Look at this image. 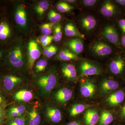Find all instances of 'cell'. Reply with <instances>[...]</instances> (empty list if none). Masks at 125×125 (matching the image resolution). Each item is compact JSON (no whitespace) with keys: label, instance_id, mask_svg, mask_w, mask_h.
Listing matches in <instances>:
<instances>
[{"label":"cell","instance_id":"cell-1","mask_svg":"<svg viewBox=\"0 0 125 125\" xmlns=\"http://www.w3.org/2000/svg\"><path fill=\"white\" fill-rule=\"evenodd\" d=\"M58 83L56 73L51 72L40 76L36 81L40 94L43 97L47 96L54 89Z\"/></svg>","mask_w":125,"mask_h":125},{"label":"cell","instance_id":"cell-2","mask_svg":"<svg viewBox=\"0 0 125 125\" xmlns=\"http://www.w3.org/2000/svg\"><path fill=\"white\" fill-rule=\"evenodd\" d=\"M78 68L81 77L98 75L102 72V69L99 65L90 61H81L79 64Z\"/></svg>","mask_w":125,"mask_h":125},{"label":"cell","instance_id":"cell-3","mask_svg":"<svg viewBox=\"0 0 125 125\" xmlns=\"http://www.w3.org/2000/svg\"><path fill=\"white\" fill-rule=\"evenodd\" d=\"M90 50L93 55L99 57L107 56L113 52L112 48L109 44L101 40L93 42L90 47Z\"/></svg>","mask_w":125,"mask_h":125},{"label":"cell","instance_id":"cell-4","mask_svg":"<svg viewBox=\"0 0 125 125\" xmlns=\"http://www.w3.org/2000/svg\"><path fill=\"white\" fill-rule=\"evenodd\" d=\"M62 121V114L60 109L51 106L47 107L45 110L44 123L50 125H59Z\"/></svg>","mask_w":125,"mask_h":125},{"label":"cell","instance_id":"cell-5","mask_svg":"<svg viewBox=\"0 0 125 125\" xmlns=\"http://www.w3.org/2000/svg\"><path fill=\"white\" fill-rule=\"evenodd\" d=\"M103 37L109 42L116 46L120 45L119 33L116 28L112 24H107L104 27L101 32Z\"/></svg>","mask_w":125,"mask_h":125},{"label":"cell","instance_id":"cell-6","mask_svg":"<svg viewBox=\"0 0 125 125\" xmlns=\"http://www.w3.org/2000/svg\"><path fill=\"white\" fill-rule=\"evenodd\" d=\"M27 125H42L44 118L37 106H34L25 116Z\"/></svg>","mask_w":125,"mask_h":125},{"label":"cell","instance_id":"cell-7","mask_svg":"<svg viewBox=\"0 0 125 125\" xmlns=\"http://www.w3.org/2000/svg\"><path fill=\"white\" fill-rule=\"evenodd\" d=\"M78 22L81 29L88 33L93 31L97 25V19L92 15L83 16L80 18Z\"/></svg>","mask_w":125,"mask_h":125},{"label":"cell","instance_id":"cell-8","mask_svg":"<svg viewBox=\"0 0 125 125\" xmlns=\"http://www.w3.org/2000/svg\"><path fill=\"white\" fill-rule=\"evenodd\" d=\"M9 61L14 67L21 69L23 66L24 61L22 50L21 47H16L10 52L9 56Z\"/></svg>","mask_w":125,"mask_h":125},{"label":"cell","instance_id":"cell-9","mask_svg":"<svg viewBox=\"0 0 125 125\" xmlns=\"http://www.w3.org/2000/svg\"><path fill=\"white\" fill-rule=\"evenodd\" d=\"M28 64L30 69H32L34 65L35 62L40 56V51L38 44L34 40H31L28 45Z\"/></svg>","mask_w":125,"mask_h":125},{"label":"cell","instance_id":"cell-10","mask_svg":"<svg viewBox=\"0 0 125 125\" xmlns=\"http://www.w3.org/2000/svg\"><path fill=\"white\" fill-rule=\"evenodd\" d=\"M125 69V57L119 55L113 58L109 64V69L111 72L115 75L121 74Z\"/></svg>","mask_w":125,"mask_h":125},{"label":"cell","instance_id":"cell-11","mask_svg":"<svg viewBox=\"0 0 125 125\" xmlns=\"http://www.w3.org/2000/svg\"><path fill=\"white\" fill-rule=\"evenodd\" d=\"M73 95L72 90L65 87L60 89L56 92L54 94V98L58 103L64 104L70 100Z\"/></svg>","mask_w":125,"mask_h":125},{"label":"cell","instance_id":"cell-12","mask_svg":"<svg viewBox=\"0 0 125 125\" xmlns=\"http://www.w3.org/2000/svg\"><path fill=\"white\" fill-rule=\"evenodd\" d=\"M100 12L103 15L107 18L114 16L117 12L115 5L110 0H105L103 2L100 9Z\"/></svg>","mask_w":125,"mask_h":125},{"label":"cell","instance_id":"cell-13","mask_svg":"<svg viewBox=\"0 0 125 125\" xmlns=\"http://www.w3.org/2000/svg\"><path fill=\"white\" fill-rule=\"evenodd\" d=\"M61 71L64 78L67 80L75 81L78 79L76 69L72 64H64L62 66Z\"/></svg>","mask_w":125,"mask_h":125},{"label":"cell","instance_id":"cell-14","mask_svg":"<svg viewBox=\"0 0 125 125\" xmlns=\"http://www.w3.org/2000/svg\"><path fill=\"white\" fill-rule=\"evenodd\" d=\"M80 92L83 97L85 98L92 97L96 92L95 84L90 80L83 81L81 84Z\"/></svg>","mask_w":125,"mask_h":125},{"label":"cell","instance_id":"cell-15","mask_svg":"<svg viewBox=\"0 0 125 125\" xmlns=\"http://www.w3.org/2000/svg\"><path fill=\"white\" fill-rule=\"evenodd\" d=\"M67 45L70 50L78 56L84 50L83 39L80 38H75L69 40Z\"/></svg>","mask_w":125,"mask_h":125},{"label":"cell","instance_id":"cell-16","mask_svg":"<svg viewBox=\"0 0 125 125\" xmlns=\"http://www.w3.org/2000/svg\"><path fill=\"white\" fill-rule=\"evenodd\" d=\"M99 117L98 112L96 109H86L84 114V125H97Z\"/></svg>","mask_w":125,"mask_h":125},{"label":"cell","instance_id":"cell-17","mask_svg":"<svg viewBox=\"0 0 125 125\" xmlns=\"http://www.w3.org/2000/svg\"><path fill=\"white\" fill-rule=\"evenodd\" d=\"M22 81V79L18 76L10 75L6 76L3 81L5 89L7 91H11Z\"/></svg>","mask_w":125,"mask_h":125},{"label":"cell","instance_id":"cell-18","mask_svg":"<svg viewBox=\"0 0 125 125\" xmlns=\"http://www.w3.org/2000/svg\"><path fill=\"white\" fill-rule=\"evenodd\" d=\"M119 86V83L115 81L110 79H105L102 81L100 89L103 94H106L116 89Z\"/></svg>","mask_w":125,"mask_h":125},{"label":"cell","instance_id":"cell-19","mask_svg":"<svg viewBox=\"0 0 125 125\" xmlns=\"http://www.w3.org/2000/svg\"><path fill=\"white\" fill-rule=\"evenodd\" d=\"M65 33L66 36L69 37L80 38L84 39L85 36L81 33L75 25L72 22L67 23L64 28Z\"/></svg>","mask_w":125,"mask_h":125},{"label":"cell","instance_id":"cell-20","mask_svg":"<svg viewBox=\"0 0 125 125\" xmlns=\"http://www.w3.org/2000/svg\"><path fill=\"white\" fill-rule=\"evenodd\" d=\"M125 98V94L123 91L119 90L110 94L107 99L108 104L112 106H117L121 103Z\"/></svg>","mask_w":125,"mask_h":125},{"label":"cell","instance_id":"cell-21","mask_svg":"<svg viewBox=\"0 0 125 125\" xmlns=\"http://www.w3.org/2000/svg\"><path fill=\"white\" fill-rule=\"evenodd\" d=\"M57 58L58 60L64 61L80 60V58L78 55L67 48H64L57 55Z\"/></svg>","mask_w":125,"mask_h":125},{"label":"cell","instance_id":"cell-22","mask_svg":"<svg viewBox=\"0 0 125 125\" xmlns=\"http://www.w3.org/2000/svg\"><path fill=\"white\" fill-rule=\"evenodd\" d=\"M15 20L16 23L21 27H25L27 24V13L22 6L17 8L15 14Z\"/></svg>","mask_w":125,"mask_h":125},{"label":"cell","instance_id":"cell-23","mask_svg":"<svg viewBox=\"0 0 125 125\" xmlns=\"http://www.w3.org/2000/svg\"><path fill=\"white\" fill-rule=\"evenodd\" d=\"M33 97L32 92L26 90H22L16 92L14 97L16 101L28 102L31 101Z\"/></svg>","mask_w":125,"mask_h":125},{"label":"cell","instance_id":"cell-24","mask_svg":"<svg viewBox=\"0 0 125 125\" xmlns=\"http://www.w3.org/2000/svg\"><path fill=\"white\" fill-rule=\"evenodd\" d=\"M92 106L93 105L83 104H74L70 110V116L72 117H75L86 109Z\"/></svg>","mask_w":125,"mask_h":125},{"label":"cell","instance_id":"cell-25","mask_svg":"<svg viewBox=\"0 0 125 125\" xmlns=\"http://www.w3.org/2000/svg\"><path fill=\"white\" fill-rule=\"evenodd\" d=\"M113 115L108 111L102 112L97 125H109L114 120Z\"/></svg>","mask_w":125,"mask_h":125},{"label":"cell","instance_id":"cell-26","mask_svg":"<svg viewBox=\"0 0 125 125\" xmlns=\"http://www.w3.org/2000/svg\"><path fill=\"white\" fill-rule=\"evenodd\" d=\"M10 29L7 23H1L0 24V40H5L10 36Z\"/></svg>","mask_w":125,"mask_h":125},{"label":"cell","instance_id":"cell-27","mask_svg":"<svg viewBox=\"0 0 125 125\" xmlns=\"http://www.w3.org/2000/svg\"><path fill=\"white\" fill-rule=\"evenodd\" d=\"M49 3L46 0H43L38 2L35 7V10L38 15L42 16L48 9Z\"/></svg>","mask_w":125,"mask_h":125},{"label":"cell","instance_id":"cell-28","mask_svg":"<svg viewBox=\"0 0 125 125\" xmlns=\"http://www.w3.org/2000/svg\"><path fill=\"white\" fill-rule=\"evenodd\" d=\"M56 9L61 13H66L71 11L74 9V7L66 1H61L57 4Z\"/></svg>","mask_w":125,"mask_h":125},{"label":"cell","instance_id":"cell-29","mask_svg":"<svg viewBox=\"0 0 125 125\" xmlns=\"http://www.w3.org/2000/svg\"><path fill=\"white\" fill-rule=\"evenodd\" d=\"M57 51V47L54 45H50L45 47L43 51V54L47 58H50L55 55Z\"/></svg>","mask_w":125,"mask_h":125},{"label":"cell","instance_id":"cell-30","mask_svg":"<svg viewBox=\"0 0 125 125\" xmlns=\"http://www.w3.org/2000/svg\"><path fill=\"white\" fill-rule=\"evenodd\" d=\"M54 40L56 42H60L62 37V27L61 24L58 23L54 28Z\"/></svg>","mask_w":125,"mask_h":125},{"label":"cell","instance_id":"cell-31","mask_svg":"<svg viewBox=\"0 0 125 125\" xmlns=\"http://www.w3.org/2000/svg\"><path fill=\"white\" fill-rule=\"evenodd\" d=\"M48 19L51 23H56L60 21L62 19V16L55 10H52L48 14Z\"/></svg>","mask_w":125,"mask_h":125},{"label":"cell","instance_id":"cell-32","mask_svg":"<svg viewBox=\"0 0 125 125\" xmlns=\"http://www.w3.org/2000/svg\"><path fill=\"white\" fill-rule=\"evenodd\" d=\"M55 26V24L51 22L42 24L41 27L42 33L44 35H50L52 32V29Z\"/></svg>","mask_w":125,"mask_h":125},{"label":"cell","instance_id":"cell-33","mask_svg":"<svg viewBox=\"0 0 125 125\" xmlns=\"http://www.w3.org/2000/svg\"><path fill=\"white\" fill-rule=\"evenodd\" d=\"M7 125H27L25 116H21L10 118Z\"/></svg>","mask_w":125,"mask_h":125},{"label":"cell","instance_id":"cell-34","mask_svg":"<svg viewBox=\"0 0 125 125\" xmlns=\"http://www.w3.org/2000/svg\"><path fill=\"white\" fill-rule=\"evenodd\" d=\"M47 65V61L43 59H40L35 64L34 67L36 72H40L44 71Z\"/></svg>","mask_w":125,"mask_h":125},{"label":"cell","instance_id":"cell-35","mask_svg":"<svg viewBox=\"0 0 125 125\" xmlns=\"http://www.w3.org/2000/svg\"><path fill=\"white\" fill-rule=\"evenodd\" d=\"M10 108L17 112L21 116H25V113L27 110V106L23 105L13 106Z\"/></svg>","mask_w":125,"mask_h":125},{"label":"cell","instance_id":"cell-36","mask_svg":"<svg viewBox=\"0 0 125 125\" xmlns=\"http://www.w3.org/2000/svg\"><path fill=\"white\" fill-rule=\"evenodd\" d=\"M98 1L97 0H83L81 1V3L85 7L92 8L96 5Z\"/></svg>","mask_w":125,"mask_h":125},{"label":"cell","instance_id":"cell-37","mask_svg":"<svg viewBox=\"0 0 125 125\" xmlns=\"http://www.w3.org/2000/svg\"><path fill=\"white\" fill-rule=\"evenodd\" d=\"M54 40V37L52 36L43 35L40 37V41L41 43L46 41H52Z\"/></svg>","mask_w":125,"mask_h":125},{"label":"cell","instance_id":"cell-38","mask_svg":"<svg viewBox=\"0 0 125 125\" xmlns=\"http://www.w3.org/2000/svg\"><path fill=\"white\" fill-rule=\"evenodd\" d=\"M118 24L123 33L125 34V19L119 20Z\"/></svg>","mask_w":125,"mask_h":125},{"label":"cell","instance_id":"cell-39","mask_svg":"<svg viewBox=\"0 0 125 125\" xmlns=\"http://www.w3.org/2000/svg\"><path fill=\"white\" fill-rule=\"evenodd\" d=\"M83 122L79 120H75L71 121L64 125H83Z\"/></svg>","mask_w":125,"mask_h":125},{"label":"cell","instance_id":"cell-40","mask_svg":"<svg viewBox=\"0 0 125 125\" xmlns=\"http://www.w3.org/2000/svg\"><path fill=\"white\" fill-rule=\"evenodd\" d=\"M119 118L122 120H125V105L121 109L119 115Z\"/></svg>","mask_w":125,"mask_h":125},{"label":"cell","instance_id":"cell-41","mask_svg":"<svg viewBox=\"0 0 125 125\" xmlns=\"http://www.w3.org/2000/svg\"><path fill=\"white\" fill-rule=\"evenodd\" d=\"M114 2L121 6H125V0H115Z\"/></svg>","mask_w":125,"mask_h":125},{"label":"cell","instance_id":"cell-42","mask_svg":"<svg viewBox=\"0 0 125 125\" xmlns=\"http://www.w3.org/2000/svg\"><path fill=\"white\" fill-rule=\"evenodd\" d=\"M65 1H66V2L69 4H75L77 2V1L75 0H65Z\"/></svg>","mask_w":125,"mask_h":125},{"label":"cell","instance_id":"cell-43","mask_svg":"<svg viewBox=\"0 0 125 125\" xmlns=\"http://www.w3.org/2000/svg\"><path fill=\"white\" fill-rule=\"evenodd\" d=\"M3 116H4V114H3V111H2V109H0V123L2 121Z\"/></svg>","mask_w":125,"mask_h":125},{"label":"cell","instance_id":"cell-44","mask_svg":"<svg viewBox=\"0 0 125 125\" xmlns=\"http://www.w3.org/2000/svg\"><path fill=\"white\" fill-rule=\"evenodd\" d=\"M121 43L123 46L125 47V35H124L122 38Z\"/></svg>","mask_w":125,"mask_h":125},{"label":"cell","instance_id":"cell-45","mask_svg":"<svg viewBox=\"0 0 125 125\" xmlns=\"http://www.w3.org/2000/svg\"><path fill=\"white\" fill-rule=\"evenodd\" d=\"M4 102V97L1 95H0V105L3 103Z\"/></svg>","mask_w":125,"mask_h":125},{"label":"cell","instance_id":"cell-46","mask_svg":"<svg viewBox=\"0 0 125 125\" xmlns=\"http://www.w3.org/2000/svg\"><path fill=\"white\" fill-rule=\"evenodd\" d=\"M42 125H48V124H46V123H43V124Z\"/></svg>","mask_w":125,"mask_h":125},{"label":"cell","instance_id":"cell-47","mask_svg":"<svg viewBox=\"0 0 125 125\" xmlns=\"http://www.w3.org/2000/svg\"><path fill=\"white\" fill-rule=\"evenodd\" d=\"M1 53H0V58H1Z\"/></svg>","mask_w":125,"mask_h":125},{"label":"cell","instance_id":"cell-48","mask_svg":"<svg viewBox=\"0 0 125 125\" xmlns=\"http://www.w3.org/2000/svg\"></svg>","mask_w":125,"mask_h":125}]
</instances>
